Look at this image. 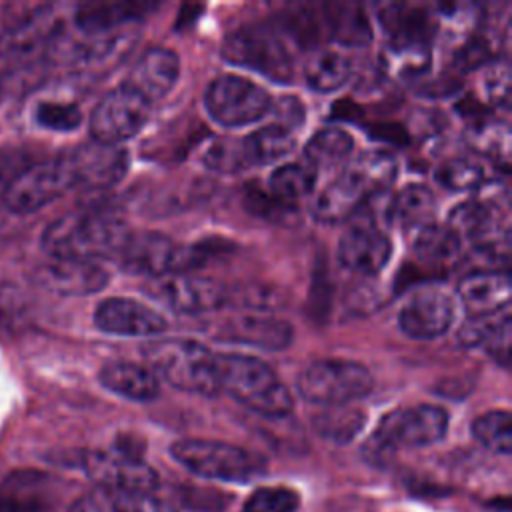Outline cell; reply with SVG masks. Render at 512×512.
<instances>
[{
  "label": "cell",
  "instance_id": "1",
  "mask_svg": "<svg viewBox=\"0 0 512 512\" xmlns=\"http://www.w3.org/2000/svg\"><path fill=\"white\" fill-rule=\"evenodd\" d=\"M128 228L120 216L106 208H84L54 220L42 234V248L50 258L98 262L116 258Z\"/></svg>",
  "mask_w": 512,
  "mask_h": 512
},
{
  "label": "cell",
  "instance_id": "2",
  "mask_svg": "<svg viewBox=\"0 0 512 512\" xmlns=\"http://www.w3.org/2000/svg\"><path fill=\"white\" fill-rule=\"evenodd\" d=\"M216 376L220 390L248 410L266 418H284L292 412L290 390L270 364L250 354H216Z\"/></svg>",
  "mask_w": 512,
  "mask_h": 512
},
{
  "label": "cell",
  "instance_id": "3",
  "mask_svg": "<svg viewBox=\"0 0 512 512\" xmlns=\"http://www.w3.org/2000/svg\"><path fill=\"white\" fill-rule=\"evenodd\" d=\"M142 358L154 374L170 386L214 396L220 392L216 376V354L198 340L190 338H160L142 346Z\"/></svg>",
  "mask_w": 512,
  "mask_h": 512
},
{
  "label": "cell",
  "instance_id": "4",
  "mask_svg": "<svg viewBox=\"0 0 512 512\" xmlns=\"http://www.w3.org/2000/svg\"><path fill=\"white\" fill-rule=\"evenodd\" d=\"M170 454L192 474L210 480L250 482L266 470V462L258 454L218 440H178L170 446Z\"/></svg>",
  "mask_w": 512,
  "mask_h": 512
},
{
  "label": "cell",
  "instance_id": "5",
  "mask_svg": "<svg viewBox=\"0 0 512 512\" xmlns=\"http://www.w3.org/2000/svg\"><path fill=\"white\" fill-rule=\"evenodd\" d=\"M374 388L368 366L348 358H322L310 362L296 378L298 394L324 408L346 406Z\"/></svg>",
  "mask_w": 512,
  "mask_h": 512
},
{
  "label": "cell",
  "instance_id": "6",
  "mask_svg": "<svg viewBox=\"0 0 512 512\" xmlns=\"http://www.w3.org/2000/svg\"><path fill=\"white\" fill-rule=\"evenodd\" d=\"M220 56L234 66L254 70L274 82L286 84L292 80L294 64L286 42L268 26L246 24L230 32Z\"/></svg>",
  "mask_w": 512,
  "mask_h": 512
},
{
  "label": "cell",
  "instance_id": "7",
  "mask_svg": "<svg viewBox=\"0 0 512 512\" xmlns=\"http://www.w3.org/2000/svg\"><path fill=\"white\" fill-rule=\"evenodd\" d=\"M270 106V92L238 74H222L214 78L204 92V108L208 116L224 128L254 124L270 112Z\"/></svg>",
  "mask_w": 512,
  "mask_h": 512
},
{
  "label": "cell",
  "instance_id": "8",
  "mask_svg": "<svg viewBox=\"0 0 512 512\" xmlns=\"http://www.w3.org/2000/svg\"><path fill=\"white\" fill-rule=\"evenodd\" d=\"M448 422V412L436 404L396 408L380 420L372 434L370 446L378 452L430 446L446 436Z\"/></svg>",
  "mask_w": 512,
  "mask_h": 512
},
{
  "label": "cell",
  "instance_id": "9",
  "mask_svg": "<svg viewBox=\"0 0 512 512\" xmlns=\"http://www.w3.org/2000/svg\"><path fill=\"white\" fill-rule=\"evenodd\" d=\"M460 238L470 240L480 256L508 260L510 230L504 210L488 200H466L458 204L446 222Z\"/></svg>",
  "mask_w": 512,
  "mask_h": 512
},
{
  "label": "cell",
  "instance_id": "10",
  "mask_svg": "<svg viewBox=\"0 0 512 512\" xmlns=\"http://www.w3.org/2000/svg\"><path fill=\"white\" fill-rule=\"evenodd\" d=\"M72 188L100 192L116 186L130 168V154L120 144L84 142L62 154Z\"/></svg>",
  "mask_w": 512,
  "mask_h": 512
},
{
  "label": "cell",
  "instance_id": "11",
  "mask_svg": "<svg viewBox=\"0 0 512 512\" xmlns=\"http://www.w3.org/2000/svg\"><path fill=\"white\" fill-rule=\"evenodd\" d=\"M146 292L178 314H206L228 304V288L214 278L170 272L146 282Z\"/></svg>",
  "mask_w": 512,
  "mask_h": 512
},
{
  "label": "cell",
  "instance_id": "12",
  "mask_svg": "<svg viewBox=\"0 0 512 512\" xmlns=\"http://www.w3.org/2000/svg\"><path fill=\"white\" fill-rule=\"evenodd\" d=\"M152 104L126 84L110 90L90 114V136L96 142L120 144L136 136L150 118Z\"/></svg>",
  "mask_w": 512,
  "mask_h": 512
},
{
  "label": "cell",
  "instance_id": "13",
  "mask_svg": "<svg viewBox=\"0 0 512 512\" xmlns=\"http://www.w3.org/2000/svg\"><path fill=\"white\" fill-rule=\"evenodd\" d=\"M72 188L62 156L54 160L28 164L16 178H12L2 192L8 210L16 214H30L54 202Z\"/></svg>",
  "mask_w": 512,
  "mask_h": 512
},
{
  "label": "cell",
  "instance_id": "14",
  "mask_svg": "<svg viewBox=\"0 0 512 512\" xmlns=\"http://www.w3.org/2000/svg\"><path fill=\"white\" fill-rule=\"evenodd\" d=\"M82 468L108 492H152L158 484L156 472L124 446L86 452L82 456Z\"/></svg>",
  "mask_w": 512,
  "mask_h": 512
},
{
  "label": "cell",
  "instance_id": "15",
  "mask_svg": "<svg viewBox=\"0 0 512 512\" xmlns=\"http://www.w3.org/2000/svg\"><path fill=\"white\" fill-rule=\"evenodd\" d=\"M454 298L442 286L416 288L398 312L400 330L414 340H434L448 332L454 320Z\"/></svg>",
  "mask_w": 512,
  "mask_h": 512
},
{
  "label": "cell",
  "instance_id": "16",
  "mask_svg": "<svg viewBox=\"0 0 512 512\" xmlns=\"http://www.w3.org/2000/svg\"><path fill=\"white\" fill-rule=\"evenodd\" d=\"M338 262L360 276L378 274L392 256V242L388 234L374 224H352L338 242Z\"/></svg>",
  "mask_w": 512,
  "mask_h": 512
},
{
  "label": "cell",
  "instance_id": "17",
  "mask_svg": "<svg viewBox=\"0 0 512 512\" xmlns=\"http://www.w3.org/2000/svg\"><path fill=\"white\" fill-rule=\"evenodd\" d=\"M180 246L166 234L154 230L130 232L122 250L118 252V264L130 272L152 278H160L176 270Z\"/></svg>",
  "mask_w": 512,
  "mask_h": 512
},
{
  "label": "cell",
  "instance_id": "18",
  "mask_svg": "<svg viewBox=\"0 0 512 512\" xmlns=\"http://www.w3.org/2000/svg\"><path fill=\"white\" fill-rule=\"evenodd\" d=\"M94 324L112 336H156L168 328L158 310L126 296L102 300L94 310Z\"/></svg>",
  "mask_w": 512,
  "mask_h": 512
},
{
  "label": "cell",
  "instance_id": "19",
  "mask_svg": "<svg viewBox=\"0 0 512 512\" xmlns=\"http://www.w3.org/2000/svg\"><path fill=\"white\" fill-rule=\"evenodd\" d=\"M214 338L228 344H242L258 350L278 352L292 344L294 328L286 320L268 314L246 312L224 320L214 330Z\"/></svg>",
  "mask_w": 512,
  "mask_h": 512
},
{
  "label": "cell",
  "instance_id": "20",
  "mask_svg": "<svg viewBox=\"0 0 512 512\" xmlns=\"http://www.w3.org/2000/svg\"><path fill=\"white\" fill-rule=\"evenodd\" d=\"M58 28L54 6H36L0 32V58L20 60L38 52L56 40Z\"/></svg>",
  "mask_w": 512,
  "mask_h": 512
},
{
  "label": "cell",
  "instance_id": "21",
  "mask_svg": "<svg viewBox=\"0 0 512 512\" xmlns=\"http://www.w3.org/2000/svg\"><path fill=\"white\" fill-rule=\"evenodd\" d=\"M178 76L180 60L176 52L164 46H152L136 60L124 84L152 104L176 86Z\"/></svg>",
  "mask_w": 512,
  "mask_h": 512
},
{
  "label": "cell",
  "instance_id": "22",
  "mask_svg": "<svg viewBox=\"0 0 512 512\" xmlns=\"http://www.w3.org/2000/svg\"><path fill=\"white\" fill-rule=\"evenodd\" d=\"M38 282L62 296H88L108 284V272L98 262L52 258L38 268Z\"/></svg>",
  "mask_w": 512,
  "mask_h": 512
},
{
  "label": "cell",
  "instance_id": "23",
  "mask_svg": "<svg viewBox=\"0 0 512 512\" xmlns=\"http://www.w3.org/2000/svg\"><path fill=\"white\" fill-rule=\"evenodd\" d=\"M98 380L106 390L134 402H150L160 394V378L148 364L106 362L98 372Z\"/></svg>",
  "mask_w": 512,
  "mask_h": 512
},
{
  "label": "cell",
  "instance_id": "24",
  "mask_svg": "<svg viewBox=\"0 0 512 512\" xmlns=\"http://www.w3.org/2000/svg\"><path fill=\"white\" fill-rule=\"evenodd\" d=\"M458 342L466 348H484L490 356L508 364L510 356V310L470 316L458 330Z\"/></svg>",
  "mask_w": 512,
  "mask_h": 512
},
{
  "label": "cell",
  "instance_id": "25",
  "mask_svg": "<svg viewBox=\"0 0 512 512\" xmlns=\"http://www.w3.org/2000/svg\"><path fill=\"white\" fill-rule=\"evenodd\" d=\"M458 298L470 316L494 314L510 304V278L506 272H474L458 284Z\"/></svg>",
  "mask_w": 512,
  "mask_h": 512
},
{
  "label": "cell",
  "instance_id": "26",
  "mask_svg": "<svg viewBox=\"0 0 512 512\" xmlns=\"http://www.w3.org/2000/svg\"><path fill=\"white\" fill-rule=\"evenodd\" d=\"M150 8L140 2H86L76 8L74 24L86 36H108L116 28L140 20Z\"/></svg>",
  "mask_w": 512,
  "mask_h": 512
},
{
  "label": "cell",
  "instance_id": "27",
  "mask_svg": "<svg viewBox=\"0 0 512 512\" xmlns=\"http://www.w3.org/2000/svg\"><path fill=\"white\" fill-rule=\"evenodd\" d=\"M344 176L362 192L364 198L384 194L398 176V160L388 150H364L348 160Z\"/></svg>",
  "mask_w": 512,
  "mask_h": 512
},
{
  "label": "cell",
  "instance_id": "28",
  "mask_svg": "<svg viewBox=\"0 0 512 512\" xmlns=\"http://www.w3.org/2000/svg\"><path fill=\"white\" fill-rule=\"evenodd\" d=\"M50 506L48 476L18 470L0 484V512H44Z\"/></svg>",
  "mask_w": 512,
  "mask_h": 512
},
{
  "label": "cell",
  "instance_id": "29",
  "mask_svg": "<svg viewBox=\"0 0 512 512\" xmlns=\"http://www.w3.org/2000/svg\"><path fill=\"white\" fill-rule=\"evenodd\" d=\"M382 28L390 36V44H426L434 30L432 14L414 4H388L378 16Z\"/></svg>",
  "mask_w": 512,
  "mask_h": 512
},
{
  "label": "cell",
  "instance_id": "30",
  "mask_svg": "<svg viewBox=\"0 0 512 512\" xmlns=\"http://www.w3.org/2000/svg\"><path fill=\"white\" fill-rule=\"evenodd\" d=\"M364 200L362 192L342 174L316 194L312 202V216L320 224H340L350 220Z\"/></svg>",
  "mask_w": 512,
  "mask_h": 512
},
{
  "label": "cell",
  "instance_id": "31",
  "mask_svg": "<svg viewBox=\"0 0 512 512\" xmlns=\"http://www.w3.org/2000/svg\"><path fill=\"white\" fill-rule=\"evenodd\" d=\"M412 248L422 264L442 268L460 258L462 238L448 224L430 222L416 230Z\"/></svg>",
  "mask_w": 512,
  "mask_h": 512
},
{
  "label": "cell",
  "instance_id": "32",
  "mask_svg": "<svg viewBox=\"0 0 512 512\" xmlns=\"http://www.w3.org/2000/svg\"><path fill=\"white\" fill-rule=\"evenodd\" d=\"M438 200L426 184H406L388 200V218L404 228H422L432 222Z\"/></svg>",
  "mask_w": 512,
  "mask_h": 512
},
{
  "label": "cell",
  "instance_id": "33",
  "mask_svg": "<svg viewBox=\"0 0 512 512\" xmlns=\"http://www.w3.org/2000/svg\"><path fill=\"white\" fill-rule=\"evenodd\" d=\"M352 76V60L334 48L314 50L304 64V80L316 92H334Z\"/></svg>",
  "mask_w": 512,
  "mask_h": 512
},
{
  "label": "cell",
  "instance_id": "34",
  "mask_svg": "<svg viewBox=\"0 0 512 512\" xmlns=\"http://www.w3.org/2000/svg\"><path fill=\"white\" fill-rule=\"evenodd\" d=\"M354 140L342 128H324L310 136L304 146V164H308L316 174L318 170H330L346 164L352 156Z\"/></svg>",
  "mask_w": 512,
  "mask_h": 512
},
{
  "label": "cell",
  "instance_id": "35",
  "mask_svg": "<svg viewBox=\"0 0 512 512\" xmlns=\"http://www.w3.org/2000/svg\"><path fill=\"white\" fill-rule=\"evenodd\" d=\"M314 186H316V172L304 162L280 164L278 168L272 170L268 178V192L276 200L288 206L310 196L314 192Z\"/></svg>",
  "mask_w": 512,
  "mask_h": 512
},
{
  "label": "cell",
  "instance_id": "36",
  "mask_svg": "<svg viewBox=\"0 0 512 512\" xmlns=\"http://www.w3.org/2000/svg\"><path fill=\"white\" fill-rule=\"evenodd\" d=\"M244 146L252 166H260L286 158L296 148V136L278 124H266L244 136Z\"/></svg>",
  "mask_w": 512,
  "mask_h": 512
},
{
  "label": "cell",
  "instance_id": "37",
  "mask_svg": "<svg viewBox=\"0 0 512 512\" xmlns=\"http://www.w3.org/2000/svg\"><path fill=\"white\" fill-rule=\"evenodd\" d=\"M364 412L358 408H352L350 404L346 406H330L318 412L312 420L314 430L332 440V442H348L352 440L364 426Z\"/></svg>",
  "mask_w": 512,
  "mask_h": 512
},
{
  "label": "cell",
  "instance_id": "38",
  "mask_svg": "<svg viewBox=\"0 0 512 512\" xmlns=\"http://www.w3.org/2000/svg\"><path fill=\"white\" fill-rule=\"evenodd\" d=\"M202 164L218 174H240L252 168V162L244 146V138L232 136L212 140L202 154Z\"/></svg>",
  "mask_w": 512,
  "mask_h": 512
},
{
  "label": "cell",
  "instance_id": "39",
  "mask_svg": "<svg viewBox=\"0 0 512 512\" xmlns=\"http://www.w3.org/2000/svg\"><path fill=\"white\" fill-rule=\"evenodd\" d=\"M488 172L482 162L466 156L450 158L436 170V182L452 192H468L484 186Z\"/></svg>",
  "mask_w": 512,
  "mask_h": 512
},
{
  "label": "cell",
  "instance_id": "40",
  "mask_svg": "<svg viewBox=\"0 0 512 512\" xmlns=\"http://www.w3.org/2000/svg\"><path fill=\"white\" fill-rule=\"evenodd\" d=\"M472 436L490 452H512V422L508 410H490L472 422Z\"/></svg>",
  "mask_w": 512,
  "mask_h": 512
},
{
  "label": "cell",
  "instance_id": "41",
  "mask_svg": "<svg viewBox=\"0 0 512 512\" xmlns=\"http://www.w3.org/2000/svg\"><path fill=\"white\" fill-rule=\"evenodd\" d=\"M330 14L326 16L328 22V36L342 42V44H366L370 40V26L366 16L356 6H330Z\"/></svg>",
  "mask_w": 512,
  "mask_h": 512
},
{
  "label": "cell",
  "instance_id": "42",
  "mask_svg": "<svg viewBox=\"0 0 512 512\" xmlns=\"http://www.w3.org/2000/svg\"><path fill=\"white\" fill-rule=\"evenodd\" d=\"M382 64L392 76L418 78L430 68V50L426 44H390L384 52Z\"/></svg>",
  "mask_w": 512,
  "mask_h": 512
},
{
  "label": "cell",
  "instance_id": "43",
  "mask_svg": "<svg viewBox=\"0 0 512 512\" xmlns=\"http://www.w3.org/2000/svg\"><path fill=\"white\" fill-rule=\"evenodd\" d=\"M300 504L298 492L284 486H266L254 490L246 502L244 512H294Z\"/></svg>",
  "mask_w": 512,
  "mask_h": 512
},
{
  "label": "cell",
  "instance_id": "44",
  "mask_svg": "<svg viewBox=\"0 0 512 512\" xmlns=\"http://www.w3.org/2000/svg\"><path fill=\"white\" fill-rule=\"evenodd\" d=\"M228 302H238V306L248 308L254 314H264L274 308H280L284 296L278 288L268 284H246L236 292L228 290Z\"/></svg>",
  "mask_w": 512,
  "mask_h": 512
},
{
  "label": "cell",
  "instance_id": "45",
  "mask_svg": "<svg viewBox=\"0 0 512 512\" xmlns=\"http://www.w3.org/2000/svg\"><path fill=\"white\" fill-rule=\"evenodd\" d=\"M36 122L48 130H58V132H68L78 128L82 122V112L76 104L72 102H40L36 106Z\"/></svg>",
  "mask_w": 512,
  "mask_h": 512
},
{
  "label": "cell",
  "instance_id": "46",
  "mask_svg": "<svg viewBox=\"0 0 512 512\" xmlns=\"http://www.w3.org/2000/svg\"><path fill=\"white\" fill-rule=\"evenodd\" d=\"M472 142L476 148L492 158H500L502 162L508 160V130L502 124L482 122L476 126L472 134Z\"/></svg>",
  "mask_w": 512,
  "mask_h": 512
},
{
  "label": "cell",
  "instance_id": "47",
  "mask_svg": "<svg viewBox=\"0 0 512 512\" xmlns=\"http://www.w3.org/2000/svg\"><path fill=\"white\" fill-rule=\"evenodd\" d=\"M112 512H176L152 492H110Z\"/></svg>",
  "mask_w": 512,
  "mask_h": 512
},
{
  "label": "cell",
  "instance_id": "48",
  "mask_svg": "<svg viewBox=\"0 0 512 512\" xmlns=\"http://www.w3.org/2000/svg\"><path fill=\"white\" fill-rule=\"evenodd\" d=\"M268 114H274L272 124H278V126L294 132L304 120V106L296 96H282L276 102L272 100Z\"/></svg>",
  "mask_w": 512,
  "mask_h": 512
},
{
  "label": "cell",
  "instance_id": "49",
  "mask_svg": "<svg viewBox=\"0 0 512 512\" xmlns=\"http://www.w3.org/2000/svg\"><path fill=\"white\" fill-rule=\"evenodd\" d=\"M484 80H486L488 100L494 102L496 106H506L508 98H510V72H508V66L502 64V62L492 66L486 72Z\"/></svg>",
  "mask_w": 512,
  "mask_h": 512
},
{
  "label": "cell",
  "instance_id": "50",
  "mask_svg": "<svg viewBox=\"0 0 512 512\" xmlns=\"http://www.w3.org/2000/svg\"><path fill=\"white\" fill-rule=\"evenodd\" d=\"M246 206L258 214V216H266V218H278L282 214H286V208H290L288 204L276 200L270 192L264 194L262 190H250L246 196Z\"/></svg>",
  "mask_w": 512,
  "mask_h": 512
},
{
  "label": "cell",
  "instance_id": "51",
  "mask_svg": "<svg viewBox=\"0 0 512 512\" xmlns=\"http://www.w3.org/2000/svg\"><path fill=\"white\" fill-rule=\"evenodd\" d=\"M70 512H112L110 492L98 488L90 494H84L72 504Z\"/></svg>",
  "mask_w": 512,
  "mask_h": 512
},
{
  "label": "cell",
  "instance_id": "52",
  "mask_svg": "<svg viewBox=\"0 0 512 512\" xmlns=\"http://www.w3.org/2000/svg\"><path fill=\"white\" fill-rule=\"evenodd\" d=\"M24 154L22 152H4L0 154V182H4V186L16 178L28 164L24 162Z\"/></svg>",
  "mask_w": 512,
  "mask_h": 512
}]
</instances>
